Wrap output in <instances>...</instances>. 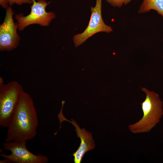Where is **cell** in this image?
Returning <instances> with one entry per match:
<instances>
[{"label": "cell", "mask_w": 163, "mask_h": 163, "mask_svg": "<svg viewBox=\"0 0 163 163\" xmlns=\"http://www.w3.org/2000/svg\"><path fill=\"white\" fill-rule=\"evenodd\" d=\"M38 125L34 101L30 96L24 91L7 127L5 142L31 140L37 135Z\"/></svg>", "instance_id": "cell-1"}, {"label": "cell", "mask_w": 163, "mask_h": 163, "mask_svg": "<svg viewBox=\"0 0 163 163\" xmlns=\"http://www.w3.org/2000/svg\"><path fill=\"white\" fill-rule=\"evenodd\" d=\"M142 90L146 94L145 100L141 103L143 115L136 123L130 125L128 128L134 133L149 132L159 122L163 114L162 102L158 94L146 88Z\"/></svg>", "instance_id": "cell-2"}, {"label": "cell", "mask_w": 163, "mask_h": 163, "mask_svg": "<svg viewBox=\"0 0 163 163\" xmlns=\"http://www.w3.org/2000/svg\"><path fill=\"white\" fill-rule=\"evenodd\" d=\"M24 91L21 84L16 81L5 84L0 77V126L7 128Z\"/></svg>", "instance_id": "cell-3"}, {"label": "cell", "mask_w": 163, "mask_h": 163, "mask_svg": "<svg viewBox=\"0 0 163 163\" xmlns=\"http://www.w3.org/2000/svg\"><path fill=\"white\" fill-rule=\"evenodd\" d=\"M31 11L24 16L23 13L16 14L15 18L18 24V29L21 31L26 27L32 24H38L42 26H49L56 15L53 12H47L46 7L50 2L45 0H32Z\"/></svg>", "instance_id": "cell-4"}, {"label": "cell", "mask_w": 163, "mask_h": 163, "mask_svg": "<svg viewBox=\"0 0 163 163\" xmlns=\"http://www.w3.org/2000/svg\"><path fill=\"white\" fill-rule=\"evenodd\" d=\"M26 141H12L2 143L4 149L11 152L7 155L0 154L1 157L9 160L10 163H47L48 157L41 154L35 155L27 149Z\"/></svg>", "instance_id": "cell-5"}, {"label": "cell", "mask_w": 163, "mask_h": 163, "mask_svg": "<svg viewBox=\"0 0 163 163\" xmlns=\"http://www.w3.org/2000/svg\"><path fill=\"white\" fill-rule=\"evenodd\" d=\"M101 7L102 0H96L95 6L91 8V14L87 27L83 32L73 36V40L76 47L97 33L100 32L110 33L113 31L112 27L106 24L103 20Z\"/></svg>", "instance_id": "cell-6"}, {"label": "cell", "mask_w": 163, "mask_h": 163, "mask_svg": "<svg viewBox=\"0 0 163 163\" xmlns=\"http://www.w3.org/2000/svg\"><path fill=\"white\" fill-rule=\"evenodd\" d=\"M14 13L11 6L6 10L5 17L0 25V50L11 51L18 46L20 38L17 33L18 24L14 22L13 15Z\"/></svg>", "instance_id": "cell-7"}, {"label": "cell", "mask_w": 163, "mask_h": 163, "mask_svg": "<svg viewBox=\"0 0 163 163\" xmlns=\"http://www.w3.org/2000/svg\"><path fill=\"white\" fill-rule=\"evenodd\" d=\"M65 103L64 101H62V107L58 115L60 125L59 128L57 131L58 132L59 129L61 128V123L63 121H67L70 122L75 127V130L77 136L80 138L81 142L78 149L72 155L74 157V161L75 163H80L85 153L94 149L95 147V145L91 133L86 131L84 128L81 129L73 119H71L72 121H71L64 117L62 113V109Z\"/></svg>", "instance_id": "cell-8"}, {"label": "cell", "mask_w": 163, "mask_h": 163, "mask_svg": "<svg viewBox=\"0 0 163 163\" xmlns=\"http://www.w3.org/2000/svg\"><path fill=\"white\" fill-rule=\"evenodd\" d=\"M155 11L163 18V0H143L138 12L139 14Z\"/></svg>", "instance_id": "cell-9"}, {"label": "cell", "mask_w": 163, "mask_h": 163, "mask_svg": "<svg viewBox=\"0 0 163 163\" xmlns=\"http://www.w3.org/2000/svg\"><path fill=\"white\" fill-rule=\"evenodd\" d=\"M132 0H106V2L114 7L120 8L129 3Z\"/></svg>", "instance_id": "cell-10"}, {"label": "cell", "mask_w": 163, "mask_h": 163, "mask_svg": "<svg viewBox=\"0 0 163 163\" xmlns=\"http://www.w3.org/2000/svg\"><path fill=\"white\" fill-rule=\"evenodd\" d=\"M9 4L11 6L14 4L21 5L23 4H31L32 0H8Z\"/></svg>", "instance_id": "cell-11"}, {"label": "cell", "mask_w": 163, "mask_h": 163, "mask_svg": "<svg viewBox=\"0 0 163 163\" xmlns=\"http://www.w3.org/2000/svg\"><path fill=\"white\" fill-rule=\"evenodd\" d=\"M8 0H0V5L4 8H6L8 7Z\"/></svg>", "instance_id": "cell-12"}, {"label": "cell", "mask_w": 163, "mask_h": 163, "mask_svg": "<svg viewBox=\"0 0 163 163\" xmlns=\"http://www.w3.org/2000/svg\"></svg>", "instance_id": "cell-13"}]
</instances>
